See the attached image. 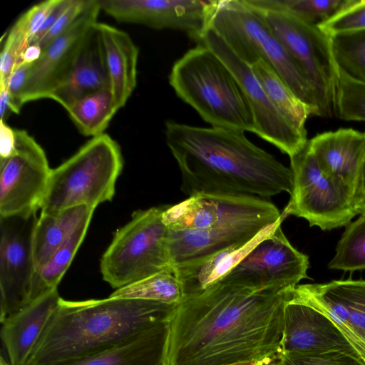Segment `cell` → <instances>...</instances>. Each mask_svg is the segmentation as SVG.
I'll return each mask as SVG.
<instances>
[{"instance_id": "cell-44", "label": "cell", "mask_w": 365, "mask_h": 365, "mask_svg": "<svg viewBox=\"0 0 365 365\" xmlns=\"http://www.w3.org/2000/svg\"><path fill=\"white\" fill-rule=\"evenodd\" d=\"M355 207L358 215L365 212V191L355 202Z\"/></svg>"}, {"instance_id": "cell-47", "label": "cell", "mask_w": 365, "mask_h": 365, "mask_svg": "<svg viewBox=\"0 0 365 365\" xmlns=\"http://www.w3.org/2000/svg\"><path fill=\"white\" fill-rule=\"evenodd\" d=\"M0 365H11V364H8L7 361L3 358V356L1 357L0 359Z\"/></svg>"}, {"instance_id": "cell-14", "label": "cell", "mask_w": 365, "mask_h": 365, "mask_svg": "<svg viewBox=\"0 0 365 365\" xmlns=\"http://www.w3.org/2000/svg\"><path fill=\"white\" fill-rule=\"evenodd\" d=\"M282 218L278 208L265 198L248 196L198 195L166 205L163 221L170 230H202L251 219Z\"/></svg>"}, {"instance_id": "cell-39", "label": "cell", "mask_w": 365, "mask_h": 365, "mask_svg": "<svg viewBox=\"0 0 365 365\" xmlns=\"http://www.w3.org/2000/svg\"><path fill=\"white\" fill-rule=\"evenodd\" d=\"M31 64L22 63L17 66L9 79L6 88L14 113L19 114L24 106L22 94Z\"/></svg>"}, {"instance_id": "cell-20", "label": "cell", "mask_w": 365, "mask_h": 365, "mask_svg": "<svg viewBox=\"0 0 365 365\" xmlns=\"http://www.w3.org/2000/svg\"><path fill=\"white\" fill-rule=\"evenodd\" d=\"M308 143L323 172L346 188L355 202L365 161V132L339 128L317 134Z\"/></svg>"}, {"instance_id": "cell-16", "label": "cell", "mask_w": 365, "mask_h": 365, "mask_svg": "<svg viewBox=\"0 0 365 365\" xmlns=\"http://www.w3.org/2000/svg\"><path fill=\"white\" fill-rule=\"evenodd\" d=\"M292 292L333 321L365 361V280L297 284Z\"/></svg>"}, {"instance_id": "cell-29", "label": "cell", "mask_w": 365, "mask_h": 365, "mask_svg": "<svg viewBox=\"0 0 365 365\" xmlns=\"http://www.w3.org/2000/svg\"><path fill=\"white\" fill-rule=\"evenodd\" d=\"M92 216L86 218L36 273L33 300L57 288L86 235Z\"/></svg>"}, {"instance_id": "cell-8", "label": "cell", "mask_w": 365, "mask_h": 365, "mask_svg": "<svg viewBox=\"0 0 365 365\" xmlns=\"http://www.w3.org/2000/svg\"><path fill=\"white\" fill-rule=\"evenodd\" d=\"M166 205L138 210L118 229L102 255L100 269L104 281L117 289L173 268L163 221Z\"/></svg>"}, {"instance_id": "cell-5", "label": "cell", "mask_w": 365, "mask_h": 365, "mask_svg": "<svg viewBox=\"0 0 365 365\" xmlns=\"http://www.w3.org/2000/svg\"><path fill=\"white\" fill-rule=\"evenodd\" d=\"M208 26L247 65L251 66L259 61L268 64L319 116V101L312 86L256 9L245 0H214Z\"/></svg>"}, {"instance_id": "cell-25", "label": "cell", "mask_w": 365, "mask_h": 365, "mask_svg": "<svg viewBox=\"0 0 365 365\" xmlns=\"http://www.w3.org/2000/svg\"><path fill=\"white\" fill-rule=\"evenodd\" d=\"M103 43L110 81V90L115 108L127 103L137 83L139 51L125 31L104 24H96Z\"/></svg>"}, {"instance_id": "cell-36", "label": "cell", "mask_w": 365, "mask_h": 365, "mask_svg": "<svg viewBox=\"0 0 365 365\" xmlns=\"http://www.w3.org/2000/svg\"><path fill=\"white\" fill-rule=\"evenodd\" d=\"M276 365H365V361L358 356L344 351L331 350L280 354Z\"/></svg>"}, {"instance_id": "cell-45", "label": "cell", "mask_w": 365, "mask_h": 365, "mask_svg": "<svg viewBox=\"0 0 365 365\" xmlns=\"http://www.w3.org/2000/svg\"><path fill=\"white\" fill-rule=\"evenodd\" d=\"M364 191H365V161L364 163L362 173H361L359 192L358 195L355 200V202L360 197V196ZM355 202H354V204H355Z\"/></svg>"}, {"instance_id": "cell-12", "label": "cell", "mask_w": 365, "mask_h": 365, "mask_svg": "<svg viewBox=\"0 0 365 365\" xmlns=\"http://www.w3.org/2000/svg\"><path fill=\"white\" fill-rule=\"evenodd\" d=\"M197 43L213 51L239 82L253 115L255 134L288 155L289 158L302 150L308 142L307 133L293 126L274 107L251 66L240 60L209 26Z\"/></svg>"}, {"instance_id": "cell-40", "label": "cell", "mask_w": 365, "mask_h": 365, "mask_svg": "<svg viewBox=\"0 0 365 365\" xmlns=\"http://www.w3.org/2000/svg\"><path fill=\"white\" fill-rule=\"evenodd\" d=\"M73 0H58L57 4L48 16L31 43H37L56 24L59 17L70 6ZM30 43V44H31Z\"/></svg>"}, {"instance_id": "cell-24", "label": "cell", "mask_w": 365, "mask_h": 365, "mask_svg": "<svg viewBox=\"0 0 365 365\" xmlns=\"http://www.w3.org/2000/svg\"><path fill=\"white\" fill-rule=\"evenodd\" d=\"M283 220L282 217L267 227L247 243L236 245L174 267L175 274L182 286L183 299L198 295L217 283Z\"/></svg>"}, {"instance_id": "cell-43", "label": "cell", "mask_w": 365, "mask_h": 365, "mask_svg": "<svg viewBox=\"0 0 365 365\" xmlns=\"http://www.w3.org/2000/svg\"><path fill=\"white\" fill-rule=\"evenodd\" d=\"M13 113V108L10 101L6 86H0V120L5 121Z\"/></svg>"}, {"instance_id": "cell-35", "label": "cell", "mask_w": 365, "mask_h": 365, "mask_svg": "<svg viewBox=\"0 0 365 365\" xmlns=\"http://www.w3.org/2000/svg\"><path fill=\"white\" fill-rule=\"evenodd\" d=\"M331 37L365 30V0H346L331 18L318 25Z\"/></svg>"}, {"instance_id": "cell-38", "label": "cell", "mask_w": 365, "mask_h": 365, "mask_svg": "<svg viewBox=\"0 0 365 365\" xmlns=\"http://www.w3.org/2000/svg\"><path fill=\"white\" fill-rule=\"evenodd\" d=\"M89 0H73L70 6L59 17L56 24L37 43L43 51L55 38L68 29L88 5Z\"/></svg>"}, {"instance_id": "cell-33", "label": "cell", "mask_w": 365, "mask_h": 365, "mask_svg": "<svg viewBox=\"0 0 365 365\" xmlns=\"http://www.w3.org/2000/svg\"><path fill=\"white\" fill-rule=\"evenodd\" d=\"M336 116L348 121L365 122V81L338 67Z\"/></svg>"}, {"instance_id": "cell-42", "label": "cell", "mask_w": 365, "mask_h": 365, "mask_svg": "<svg viewBox=\"0 0 365 365\" xmlns=\"http://www.w3.org/2000/svg\"><path fill=\"white\" fill-rule=\"evenodd\" d=\"M42 52L43 50L38 43L29 44L21 53L17 66L22 63L31 64L35 63L40 58Z\"/></svg>"}, {"instance_id": "cell-15", "label": "cell", "mask_w": 365, "mask_h": 365, "mask_svg": "<svg viewBox=\"0 0 365 365\" xmlns=\"http://www.w3.org/2000/svg\"><path fill=\"white\" fill-rule=\"evenodd\" d=\"M101 9L116 21L143 24L155 29L185 32L200 41L208 26L212 1L98 0Z\"/></svg>"}, {"instance_id": "cell-26", "label": "cell", "mask_w": 365, "mask_h": 365, "mask_svg": "<svg viewBox=\"0 0 365 365\" xmlns=\"http://www.w3.org/2000/svg\"><path fill=\"white\" fill-rule=\"evenodd\" d=\"M95 208L78 205L50 212H41L34 233L36 272Z\"/></svg>"}, {"instance_id": "cell-34", "label": "cell", "mask_w": 365, "mask_h": 365, "mask_svg": "<svg viewBox=\"0 0 365 365\" xmlns=\"http://www.w3.org/2000/svg\"><path fill=\"white\" fill-rule=\"evenodd\" d=\"M273 5L286 9L302 20L318 26L334 15L346 0H269Z\"/></svg>"}, {"instance_id": "cell-31", "label": "cell", "mask_w": 365, "mask_h": 365, "mask_svg": "<svg viewBox=\"0 0 365 365\" xmlns=\"http://www.w3.org/2000/svg\"><path fill=\"white\" fill-rule=\"evenodd\" d=\"M328 267L349 272L365 269V212L346 226Z\"/></svg>"}, {"instance_id": "cell-17", "label": "cell", "mask_w": 365, "mask_h": 365, "mask_svg": "<svg viewBox=\"0 0 365 365\" xmlns=\"http://www.w3.org/2000/svg\"><path fill=\"white\" fill-rule=\"evenodd\" d=\"M98 0H89L71 26L55 38L32 63L22 94L23 105L50 94L62 81L91 29L97 23L101 11Z\"/></svg>"}, {"instance_id": "cell-18", "label": "cell", "mask_w": 365, "mask_h": 365, "mask_svg": "<svg viewBox=\"0 0 365 365\" xmlns=\"http://www.w3.org/2000/svg\"><path fill=\"white\" fill-rule=\"evenodd\" d=\"M293 289L287 292L284 305L281 354L339 350L363 359L335 323L315 307L295 297L292 292Z\"/></svg>"}, {"instance_id": "cell-2", "label": "cell", "mask_w": 365, "mask_h": 365, "mask_svg": "<svg viewBox=\"0 0 365 365\" xmlns=\"http://www.w3.org/2000/svg\"><path fill=\"white\" fill-rule=\"evenodd\" d=\"M165 140L180 170L182 192L266 198L292 193V173L237 130L168 120Z\"/></svg>"}, {"instance_id": "cell-23", "label": "cell", "mask_w": 365, "mask_h": 365, "mask_svg": "<svg viewBox=\"0 0 365 365\" xmlns=\"http://www.w3.org/2000/svg\"><path fill=\"white\" fill-rule=\"evenodd\" d=\"M170 321L157 324L105 351L51 365H168Z\"/></svg>"}, {"instance_id": "cell-32", "label": "cell", "mask_w": 365, "mask_h": 365, "mask_svg": "<svg viewBox=\"0 0 365 365\" xmlns=\"http://www.w3.org/2000/svg\"><path fill=\"white\" fill-rule=\"evenodd\" d=\"M337 66L351 77L365 81V30L331 37Z\"/></svg>"}, {"instance_id": "cell-22", "label": "cell", "mask_w": 365, "mask_h": 365, "mask_svg": "<svg viewBox=\"0 0 365 365\" xmlns=\"http://www.w3.org/2000/svg\"><path fill=\"white\" fill-rule=\"evenodd\" d=\"M57 288L1 322V337L11 365H24L61 299Z\"/></svg>"}, {"instance_id": "cell-13", "label": "cell", "mask_w": 365, "mask_h": 365, "mask_svg": "<svg viewBox=\"0 0 365 365\" xmlns=\"http://www.w3.org/2000/svg\"><path fill=\"white\" fill-rule=\"evenodd\" d=\"M14 132V152L0 161V216L39 210L52 170L36 140L25 130Z\"/></svg>"}, {"instance_id": "cell-7", "label": "cell", "mask_w": 365, "mask_h": 365, "mask_svg": "<svg viewBox=\"0 0 365 365\" xmlns=\"http://www.w3.org/2000/svg\"><path fill=\"white\" fill-rule=\"evenodd\" d=\"M256 9L287 53L302 68L319 101V116L336 115L338 66L331 37L269 0H246Z\"/></svg>"}, {"instance_id": "cell-28", "label": "cell", "mask_w": 365, "mask_h": 365, "mask_svg": "<svg viewBox=\"0 0 365 365\" xmlns=\"http://www.w3.org/2000/svg\"><path fill=\"white\" fill-rule=\"evenodd\" d=\"M66 110L79 132L93 138L104 133L117 109L107 89L83 96Z\"/></svg>"}, {"instance_id": "cell-10", "label": "cell", "mask_w": 365, "mask_h": 365, "mask_svg": "<svg viewBox=\"0 0 365 365\" xmlns=\"http://www.w3.org/2000/svg\"><path fill=\"white\" fill-rule=\"evenodd\" d=\"M38 210L0 216V322L33 300Z\"/></svg>"}, {"instance_id": "cell-11", "label": "cell", "mask_w": 365, "mask_h": 365, "mask_svg": "<svg viewBox=\"0 0 365 365\" xmlns=\"http://www.w3.org/2000/svg\"><path fill=\"white\" fill-rule=\"evenodd\" d=\"M282 222L217 282L257 292L287 291L307 278L309 257L291 245Z\"/></svg>"}, {"instance_id": "cell-19", "label": "cell", "mask_w": 365, "mask_h": 365, "mask_svg": "<svg viewBox=\"0 0 365 365\" xmlns=\"http://www.w3.org/2000/svg\"><path fill=\"white\" fill-rule=\"evenodd\" d=\"M277 222L251 219L202 230L173 231L168 229L167 247L171 265L174 267L236 245L247 243L264 228Z\"/></svg>"}, {"instance_id": "cell-46", "label": "cell", "mask_w": 365, "mask_h": 365, "mask_svg": "<svg viewBox=\"0 0 365 365\" xmlns=\"http://www.w3.org/2000/svg\"><path fill=\"white\" fill-rule=\"evenodd\" d=\"M233 365H276V362H250L237 364Z\"/></svg>"}, {"instance_id": "cell-3", "label": "cell", "mask_w": 365, "mask_h": 365, "mask_svg": "<svg viewBox=\"0 0 365 365\" xmlns=\"http://www.w3.org/2000/svg\"><path fill=\"white\" fill-rule=\"evenodd\" d=\"M177 304L109 297L58 305L24 365H51L110 349L170 321Z\"/></svg>"}, {"instance_id": "cell-6", "label": "cell", "mask_w": 365, "mask_h": 365, "mask_svg": "<svg viewBox=\"0 0 365 365\" xmlns=\"http://www.w3.org/2000/svg\"><path fill=\"white\" fill-rule=\"evenodd\" d=\"M123 168L121 150L114 139L106 133L92 138L52 169L39 210L50 212L78 205L96 209L111 201Z\"/></svg>"}, {"instance_id": "cell-4", "label": "cell", "mask_w": 365, "mask_h": 365, "mask_svg": "<svg viewBox=\"0 0 365 365\" xmlns=\"http://www.w3.org/2000/svg\"><path fill=\"white\" fill-rule=\"evenodd\" d=\"M169 83L212 127L255 134L253 115L239 82L205 45L197 43L174 63Z\"/></svg>"}, {"instance_id": "cell-1", "label": "cell", "mask_w": 365, "mask_h": 365, "mask_svg": "<svg viewBox=\"0 0 365 365\" xmlns=\"http://www.w3.org/2000/svg\"><path fill=\"white\" fill-rule=\"evenodd\" d=\"M288 291L217 282L184 298L170 321L168 365L276 362Z\"/></svg>"}, {"instance_id": "cell-27", "label": "cell", "mask_w": 365, "mask_h": 365, "mask_svg": "<svg viewBox=\"0 0 365 365\" xmlns=\"http://www.w3.org/2000/svg\"><path fill=\"white\" fill-rule=\"evenodd\" d=\"M251 68L274 107L293 126L307 133V120L315 115L314 110L301 101L268 64L259 61Z\"/></svg>"}, {"instance_id": "cell-41", "label": "cell", "mask_w": 365, "mask_h": 365, "mask_svg": "<svg viewBox=\"0 0 365 365\" xmlns=\"http://www.w3.org/2000/svg\"><path fill=\"white\" fill-rule=\"evenodd\" d=\"M15 147L14 129L0 120V161L12 155Z\"/></svg>"}, {"instance_id": "cell-30", "label": "cell", "mask_w": 365, "mask_h": 365, "mask_svg": "<svg viewBox=\"0 0 365 365\" xmlns=\"http://www.w3.org/2000/svg\"><path fill=\"white\" fill-rule=\"evenodd\" d=\"M109 297L178 304L184 296L181 284L172 268L117 289Z\"/></svg>"}, {"instance_id": "cell-9", "label": "cell", "mask_w": 365, "mask_h": 365, "mask_svg": "<svg viewBox=\"0 0 365 365\" xmlns=\"http://www.w3.org/2000/svg\"><path fill=\"white\" fill-rule=\"evenodd\" d=\"M290 169L293 187L282 213L284 217L290 215L302 217L311 227L330 230L346 226L358 215L352 195L323 172L308 142L290 158Z\"/></svg>"}, {"instance_id": "cell-37", "label": "cell", "mask_w": 365, "mask_h": 365, "mask_svg": "<svg viewBox=\"0 0 365 365\" xmlns=\"http://www.w3.org/2000/svg\"><path fill=\"white\" fill-rule=\"evenodd\" d=\"M58 1L47 0L33 6L14 24L24 34L29 44Z\"/></svg>"}, {"instance_id": "cell-21", "label": "cell", "mask_w": 365, "mask_h": 365, "mask_svg": "<svg viewBox=\"0 0 365 365\" xmlns=\"http://www.w3.org/2000/svg\"><path fill=\"white\" fill-rule=\"evenodd\" d=\"M96 24L84 38L67 73L49 96L48 98L66 110L85 96L110 89L103 43Z\"/></svg>"}]
</instances>
